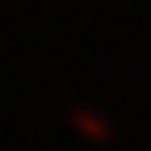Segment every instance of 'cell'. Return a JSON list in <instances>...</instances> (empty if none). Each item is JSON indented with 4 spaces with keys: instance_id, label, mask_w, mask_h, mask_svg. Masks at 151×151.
<instances>
[{
    "instance_id": "1",
    "label": "cell",
    "mask_w": 151,
    "mask_h": 151,
    "mask_svg": "<svg viewBox=\"0 0 151 151\" xmlns=\"http://www.w3.org/2000/svg\"><path fill=\"white\" fill-rule=\"evenodd\" d=\"M67 122L80 130L88 143H109V122L101 118L97 109H71V113H67Z\"/></svg>"
}]
</instances>
